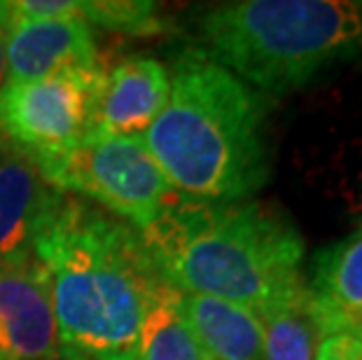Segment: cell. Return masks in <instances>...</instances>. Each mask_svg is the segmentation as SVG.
I'll list each match as a JSON object with an SVG mask.
<instances>
[{"mask_svg": "<svg viewBox=\"0 0 362 360\" xmlns=\"http://www.w3.org/2000/svg\"><path fill=\"white\" fill-rule=\"evenodd\" d=\"M68 17L129 35H155L164 30L159 5L148 0H68Z\"/></svg>", "mask_w": 362, "mask_h": 360, "instance_id": "cell-15", "label": "cell"}, {"mask_svg": "<svg viewBox=\"0 0 362 360\" xmlns=\"http://www.w3.org/2000/svg\"><path fill=\"white\" fill-rule=\"evenodd\" d=\"M103 68H73L0 87V136L33 159L59 155L98 127Z\"/></svg>", "mask_w": 362, "mask_h": 360, "instance_id": "cell-6", "label": "cell"}, {"mask_svg": "<svg viewBox=\"0 0 362 360\" xmlns=\"http://www.w3.org/2000/svg\"><path fill=\"white\" fill-rule=\"evenodd\" d=\"M73 68H103L89 24L78 17L24 19L14 14L5 84L42 80Z\"/></svg>", "mask_w": 362, "mask_h": 360, "instance_id": "cell-8", "label": "cell"}, {"mask_svg": "<svg viewBox=\"0 0 362 360\" xmlns=\"http://www.w3.org/2000/svg\"><path fill=\"white\" fill-rule=\"evenodd\" d=\"M136 360H208L180 309V290L164 279L145 309Z\"/></svg>", "mask_w": 362, "mask_h": 360, "instance_id": "cell-13", "label": "cell"}, {"mask_svg": "<svg viewBox=\"0 0 362 360\" xmlns=\"http://www.w3.org/2000/svg\"><path fill=\"white\" fill-rule=\"evenodd\" d=\"M267 115V96L187 50L175 61L166 105L143 141L178 197L245 202L272 173Z\"/></svg>", "mask_w": 362, "mask_h": 360, "instance_id": "cell-3", "label": "cell"}, {"mask_svg": "<svg viewBox=\"0 0 362 360\" xmlns=\"http://www.w3.org/2000/svg\"><path fill=\"white\" fill-rule=\"evenodd\" d=\"M33 252L52 281L64 360H136L141 323L161 281L134 227L68 197Z\"/></svg>", "mask_w": 362, "mask_h": 360, "instance_id": "cell-1", "label": "cell"}, {"mask_svg": "<svg viewBox=\"0 0 362 360\" xmlns=\"http://www.w3.org/2000/svg\"><path fill=\"white\" fill-rule=\"evenodd\" d=\"M0 360H61L52 281L35 252L0 257Z\"/></svg>", "mask_w": 362, "mask_h": 360, "instance_id": "cell-7", "label": "cell"}, {"mask_svg": "<svg viewBox=\"0 0 362 360\" xmlns=\"http://www.w3.org/2000/svg\"><path fill=\"white\" fill-rule=\"evenodd\" d=\"M64 194H80L143 232L175 192L152 159L143 136L94 129L59 155L35 162Z\"/></svg>", "mask_w": 362, "mask_h": 360, "instance_id": "cell-5", "label": "cell"}, {"mask_svg": "<svg viewBox=\"0 0 362 360\" xmlns=\"http://www.w3.org/2000/svg\"><path fill=\"white\" fill-rule=\"evenodd\" d=\"M138 234L159 277L180 293L211 295L262 313L306 288L304 239L274 204L173 194Z\"/></svg>", "mask_w": 362, "mask_h": 360, "instance_id": "cell-2", "label": "cell"}, {"mask_svg": "<svg viewBox=\"0 0 362 360\" xmlns=\"http://www.w3.org/2000/svg\"><path fill=\"white\" fill-rule=\"evenodd\" d=\"M197 37L206 59L274 98L356 57L362 24L356 5L344 0H238L202 12Z\"/></svg>", "mask_w": 362, "mask_h": 360, "instance_id": "cell-4", "label": "cell"}, {"mask_svg": "<svg viewBox=\"0 0 362 360\" xmlns=\"http://www.w3.org/2000/svg\"><path fill=\"white\" fill-rule=\"evenodd\" d=\"M64 199L26 152L0 136V257L33 252Z\"/></svg>", "mask_w": 362, "mask_h": 360, "instance_id": "cell-9", "label": "cell"}, {"mask_svg": "<svg viewBox=\"0 0 362 360\" xmlns=\"http://www.w3.org/2000/svg\"><path fill=\"white\" fill-rule=\"evenodd\" d=\"M306 286L325 337L362 335V227L315 252Z\"/></svg>", "mask_w": 362, "mask_h": 360, "instance_id": "cell-10", "label": "cell"}, {"mask_svg": "<svg viewBox=\"0 0 362 360\" xmlns=\"http://www.w3.org/2000/svg\"><path fill=\"white\" fill-rule=\"evenodd\" d=\"M171 73L152 57H129L105 73L98 129L143 136L166 105Z\"/></svg>", "mask_w": 362, "mask_h": 360, "instance_id": "cell-11", "label": "cell"}, {"mask_svg": "<svg viewBox=\"0 0 362 360\" xmlns=\"http://www.w3.org/2000/svg\"><path fill=\"white\" fill-rule=\"evenodd\" d=\"M358 339H360V342H362V335H360V337H358Z\"/></svg>", "mask_w": 362, "mask_h": 360, "instance_id": "cell-19", "label": "cell"}, {"mask_svg": "<svg viewBox=\"0 0 362 360\" xmlns=\"http://www.w3.org/2000/svg\"><path fill=\"white\" fill-rule=\"evenodd\" d=\"M362 342L353 335H329L318 344L315 360H360Z\"/></svg>", "mask_w": 362, "mask_h": 360, "instance_id": "cell-16", "label": "cell"}, {"mask_svg": "<svg viewBox=\"0 0 362 360\" xmlns=\"http://www.w3.org/2000/svg\"><path fill=\"white\" fill-rule=\"evenodd\" d=\"M257 316L264 330V360H313L325 339L309 286Z\"/></svg>", "mask_w": 362, "mask_h": 360, "instance_id": "cell-14", "label": "cell"}, {"mask_svg": "<svg viewBox=\"0 0 362 360\" xmlns=\"http://www.w3.org/2000/svg\"><path fill=\"white\" fill-rule=\"evenodd\" d=\"M353 5H356V10L360 14V24H362V0H360V3H353ZM360 47H362V40H360Z\"/></svg>", "mask_w": 362, "mask_h": 360, "instance_id": "cell-18", "label": "cell"}, {"mask_svg": "<svg viewBox=\"0 0 362 360\" xmlns=\"http://www.w3.org/2000/svg\"><path fill=\"white\" fill-rule=\"evenodd\" d=\"M180 309L208 360H264L262 320L248 306L180 293Z\"/></svg>", "mask_w": 362, "mask_h": 360, "instance_id": "cell-12", "label": "cell"}, {"mask_svg": "<svg viewBox=\"0 0 362 360\" xmlns=\"http://www.w3.org/2000/svg\"><path fill=\"white\" fill-rule=\"evenodd\" d=\"M12 17L14 14L10 3H0V87L5 84V73H7V35H10Z\"/></svg>", "mask_w": 362, "mask_h": 360, "instance_id": "cell-17", "label": "cell"}]
</instances>
